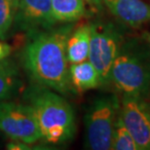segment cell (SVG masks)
Instances as JSON below:
<instances>
[{
	"label": "cell",
	"instance_id": "1",
	"mask_svg": "<svg viewBox=\"0 0 150 150\" xmlns=\"http://www.w3.org/2000/svg\"><path fill=\"white\" fill-rule=\"evenodd\" d=\"M71 28L39 33L25 48V65L42 86L67 94L72 90L67 57V42Z\"/></svg>",
	"mask_w": 150,
	"mask_h": 150
},
{
	"label": "cell",
	"instance_id": "2",
	"mask_svg": "<svg viewBox=\"0 0 150 150\" xmlns=\"http://www.w3.org/2000/svg\"><path fill=\"white\" fill-rule=\"evenodd\" d=\"M144 41L123 43L112 64L110 82L125 95L147 98L150 92V46Z\"/></svg>",
	"mask_w": 150,
	"mask_h": 150
},
{
	"label": "cell",
	"instance_id": "3",
	"mask_svg": "<svg viewBox=\"0 0 150 150\" xmlns=\"http://www.w3.org/2000/svg\"><path fill=\"white\" fill-rule=\"evenodd\" d=\"M29 105L33 109L42 139L50 143L71 139L76 131L72 107L62 96L46 89L29 93Z\"/></svg>",
	"mask_w": 150,
	"mask_h": 150
},
{
	"label": "cell",
	"instance_id": "4",
	"mask_svg": "<svg viewBox=\"0 0 150 150\" xmlns=\"http://www.w3.org/2000/svg\"><path fill=\"white\" fill-rule=\"evenodd\" d=\"M119 112L120 103L114 95L100 97L93 101L85 115L87 148L111 149L113 130Z\"/></svg>",
	"mask_w": 150,
	"mask_h": 150
},
{
	"label": "cell",
	"instance_id": "5",
	"mask_svg": "<svg viewBox=\"0 0 150 150\" xmlns=\"http://www.w3.org/2000/svg\"><path fill=\"white\" fill-rule=\"evenodd\" d=\"M122 44L121 33L111 23H95L90 25L88 61L98 72L101 85L110 82L112 64Z\"/></svg>",
	"mask_w": 150,
	"mask_h": 150
},
{
	"label": "cell",
	"instance_id": "6",
	"mask_svg": "<svg viewBox=\"0 0 150 150\" xmlns=\"http://www.w3.org/2000/svg\"><path fill=\"white\" fill-rule=\"evenodd\" d=\"M0 131L16 142L28 144L42 139L32 107L13 101L0 103Z\"/></svg>",
	"mask_w": 150,
	"mask_h": 150
},
{
	"label": "cell",
	"instance_id": "7",
	"mask_svg": "<svg viewBox=\"0 0 150 150\" xmlns=\"http://www.w3.org/2000/svg\"><path fill=\"white\" fill-rule=\"evenodd\" d=\"M119 115L139 150H150V106L146 98L124 94Z\"/></svg>",
	"mask_w": 150,
	"mask_h": 150
},
{
	"label": "cell",
	"instance_id": "8",
	"mask_svg": "<svg viewBox=\"0 0 150 150\" xmlns=\"http://www.w3.org/2000/svg\"><path fill=\"white\" fill-rule=\"evenodd\" d=\"M23 30L50 28L57 23L51 0H19L15 21Z\"/></svg>",
	"mask_w": 150,
	"mask_h": 150
},
{
	"label": "cell",
	"instance_id": "9",
	"mask_svg": "<svg viewBox=\"0 0 150 150\" xmlns=\"http://www.w3.org/2000/svg\"><path fill=\"white\" fill-rule=\"evenodd\" d=\"M103 3L120 22L131 28L150 23V4L142 0H103Z\"/></svg>",
	"mask_w": 150,
	"mask_h": 150
},
{
	"label": "cell",
	"instance_id": "10",
	"mask_svg": "<svg viewBox=\"0 0 150 150\" xmlns=\"http://www.w3.org/2000/svg\"><path fill=\"white\" fill-rule=\"evenodd\" d=\"M90 25H82L70 32L67 42V57L69 64H79L89 58Z\"/></svg>",
	"mask_w": 150,
	"mask_h": 150
},
{
	"label": "cell",
	"instance_id": "11",
	"mask_svg": "<svg viewBox=\"0 0 150 150\" xmlns=\"http://www.w3.org/2000/svg\"><path fill=\"white\" fill-rule=\"evenodd\" d=\"M69 71L71 84L77 92L83 93L101 85L98 72L89 61L72 64Z\"/></svg>",
	"mask_w": 150,
	"mask_h": 150
},
{
	"label": "cell",
	"instance_id": "12",
	"mask_svg": "<svg viewBox=\"0 0 150 150\" xmlns=\"http://www.w3.org/2000/svg\"><path fill=\"white\" fill-rule=\"evenodd\" d=\"M57 22H75L85 15L84 0H51Z\"/></svg>",
	"mask_w": 150,
	"mask_h": 150
},
{
	"label": "cell",
	"instance_id": "13",
	"mask_svg": "<svg viewBox=\"0 0 150 150\" xmlns=\"http://www.w3.org/2000/svg\"><path fill=\"white\" fill-rule=\"evenodd\" d=\"M21 83L18 68L13 62L0 61V103L10 98Z\"/></svg>",
	"mask_w": 150,
	"mask_h": 150
},
{
	"label": "cell",
	"instance_id": "14",
	"mask_svg": "<svg viewBox=\"0 0 150 150\" xmlns=\"http://www.w3.org/2000/svg\"><path fill=\"white\" fill-rule=\"evenodd\" d=\"M111 149L114 150H139L134 139H133L130 132L127 130L123 124L120 115L116 121L113 130Z\"/></svg>",
	"mask_w": 150,
	"mask_h": 150
},
{
	"label": "cell",
	"instance_id": "15",
	"mask_svg": "<svg viewBox=\"0 0 150 150\" xmlns=\"http://www.w3.org/2000/svg\"><path fill=\"white\" fill-rule=\"evenodd\" d=\"M19 0H0V39H5L16 17Z\"/></svg>",
	"mask_w": 150,
	"mask_h": 150
},
{
	"label": "cell",
	"instance_id": "16",
	"mask_svg": "<svg viewBox=\"0 0 150 150\" xmlns=\"http://www.w3.org/2000/svg\"><path fill=\"white\" fill-rule=\"evenodd\" d=\"M11 53V47L8 44L0 41V61L6 59Z\"/></svg>",
	"mask_w": 150,
	"mask_h": 150
},
{
	"label": "cell",
	"instance_id": "17",
	"mask_svg": "<svg viewBox=\"0 0 150 150\" xmlns=\"http://www.w3.org/2000/svg\"><path fill=\"white\" fill-rule=\"evenodd\" d=\"M88 4L94 9H100L103 0H85Z\"/></svg>",
	"mask_w": 150,
	"mask_h": 150
},
{
	"label": "cell",
	"instance_id": "18",
	"mask_svg": "<svg viewBox=\"0 0 150 150\" xmlns=\"http://www.w3.org/2000/svg\"><path fill=\"white\" fill-rule=\"evenodd\" d=\"M142 37L148 42V44H149V46H150V33H149V32H145V33L143 34Z\"/></svg>",
	"mask_w": 150,
	"mask_h": 150
},
{
	"label": "cell",
	"instance_id": "19",
	"mask_svg": "<svg viewBox=\"0 0 150 150\" xmlns=\"http://www.w3.org/2000/svg\"><path fill=\"white\" fill-rule=\"evenodd\" d=\"M149 98V100H148L147 101H148V104H149V106H150V92H149V94H148L147 98Z\"/></svg>",
	"mask_w": 150,
	"mask_h": 150
}]
</instances>
